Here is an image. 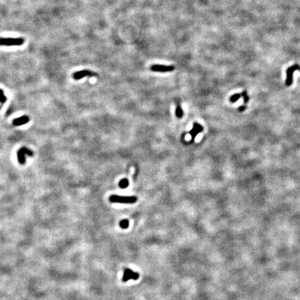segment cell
Returning a JSON list of instances; mask_svg holds the SVG:
<instances>
[{
    "mask_svg": "<svg viewBox=\"0 0 300 300\" xmlns=\"http://www.w3.org/2000/svg\"><path fill=\"white\" fill-rule=\"evenodd\" d=\"M111 202L120 204H133L137 201V198L134 196H120L113 194L109 198Z\"/></svg>",
    "mask_w": 300,
    "mask_h": 300,
    "instance_id": "6da1fadb",
    "label": "cell"
},
{
    "mask_svg": "<svg viewBox=\"0 0 300 300\" xmlns=\"http://www.w3.org/2000/svg\"><path fill=\"white\" fill-rule=\"evenodd\" d=\"M24 43L22 38H0L1 46H20Z\"/></svg>",
    "mask_w": 300,
    "mask_h": 300,
    "instance_id": "7a4b0ae2",
    "label": "cell"
},
{
    "mask_svg": "<svg viewBox=\"0 0 300 300\" xmlns=\"http://www.w3.org/2000/svg\"><path fill=\"white\" fill-rule=\"evenodd\" d=\"M27 155L29 156H33L34 152H32L30 149L26 147H22L20 148L19 151L17 153L18 160L19 163L21 165H24L26 162V156Z\"/></svg>",
    "mask_w": 300,
    "mask_h": 300,
    "instance_id": "3957f363",
    "label": "cell"
},
{
    "mask_svg": "<svg viewBox=\"0 0 300 300\" xmlns=\"http://www.w3.org/2000/svg\"><path fill=\"white\" fill-rule=\"evenodd\" d=\"M295 70H299L300 71V66L297 64H295V65H292L291 67H290L289 68H288L287 72H286V81H285V84L286 86H289L293 84V72L295 71Z\"/></svg>",
    "mask_w": 300,
    "mask_h": 300,
    "instance_id": "277c9868",
    "label": "cell"
},
{
    "mask_svg": "<svg viewBox=\"0 0 300 300\" xmlns=\"http://www.w3.org/2000/svg\"><path fill=\"white\" fill-rule=\"evenodd\" d=\"M139 278V274L138 272H133V271L129 270V269H126L124 272V275L122 277V281L123 282H127L130 279H133V280H137Z\"/></svg>",
    "mask_w": 300,
    "mask_h": 300,
    "instance_id": "5b68a950",
    "label": "cell"
},
{
    "mask_svg": "<svg viewBox=\"0 0 300 300\" xmlns=\"http://www.w3.org/2000/svg\"><path fill=\"white\" fill-rule=\"evenodd\" d=\"M97 76V74L95 73V72H93L92 71H90V70H81V71H78L74 72L73 74V78L75 80H79L81 78L85 77V76Z\"/></svg>",
    "mask_w": 300,
    "mask_h": 300,
    "instance_id": "8992f818",
    "label": "cell"
},
{
    "mask_svg": "<svg viewBox=\"0 0 300 300\" xmlns=\"http://www.w3.org/2000/svg\"><path fill=\"white\" fill-rule=\"evenodd\" d=\"M175 66L173 65H153L151 67V70L154 72H171L175 70Z\"/></svg>",
    "mask_w": 300,
    "mask_h": 300,
    "instance_id": "52a82bcc",
    "label": "cell"
},
{
    "mask_svg": "<svg viewBox=\"0 0 300 300\" xmlns=\"http://www.w3.org/2000/svg\"><path fill=\"white\" fill-rule=\"evenodd\" d=\"M29 122V117L26 116V115H24V116H21L19 118L13 120V124L14 126L17 127V126H21L27 124Z\"/></svg>",
    "mask_w": 300,
    "mask_h": 300,
    "instance_id": "ba28073f",
    "label": "cell"
},
{
    "mask_svg": "<svg viewBox=\"0 0 300 300\" xmlns=\"http://www.w3.org/2000/svg\"><path fill=\"white\" fill-rule=\"evenodd\" d=\"M241 97H243V95H242V93H236V94L232 95L230 97V102L231 103H235L236 102L238 99L241 98Z\"/></svg>",
    "mask_w": 300,
    "mask_h": 300,
    "instance_id": "9c48e42d",
    "label": "cell"
},
{
    "mask_svg": "<svg viewBox=\"0 0 300 300\" xmlns=\"http://www.w3.org/2000/svg\"><path fill=\"white\" fill-rule=\"evenodd\" d=\"M128 186H129V181H128L127 179H122L119 183V186L121 188H122V189L127 188Z\"/></svg>",
    "mask_w": 300,
    "mask_h": 300,
    "instance_id": "30bf717a",
    "label": "cell"
},
{
    "mask_svg": "<svg viewBox=\"0 0 300 300\" xmlns=\"http://www.w3.org/2000/svg\"><path fill=\"white\" fill-rule=\"evenodd\" d=\"M175 113H176V116H177V117H179V118H181V117H183V110H182L181 108V106H180V105H177V109H176Z\"/></svg>",
    "mask_w": 300,
    "mask_h": 300,
    "instance_id": "8fae6325",
    "label": "cell"
},
{
    "mask_svg": "<svg viewBox=\"0 0 300 300\" xmlns=\"http://www.w3.org/2000/svg\"><path fill=\"white\" fill-rule=\"evenodd\" d=\"M7 102V97L5 96L4 91L0 89V104H4Z\"/></svg>",
    "mask_w": 300,
    "mask_h": 300,
    "instance_id": "7c38bea8",
    "label": "cell"
},
{
    "mask_svg": "<svg viewBox=\"0 0 300 300\" xmlns=\"http://www.w3.org/2000/svg\"><path fill=\"white\" fill-rule=\"evenodd\" d=\"M129 224V222L128 220H123L120 221V226L121 228H122V229L128 228Z\"/></svg>",
    "mask_w": 300,
    "mask_h": 300,
    "instance_id": "4fadbf2b",
    "label": "cell"
},
{
    "mask_svg": "<svg viewBox=\"0 0 300 300\" xmlns=\"http://www.w3.org/2000/svg\"><path fill=\"white\" fill-rule=\"evenodd\" d=\"M241 93H242V95H243V97L244 104H246L248 102H249V97L247 95V91H246V90H244L243 92H241Z\"/></svg>",
    "mask_w": 300,
    "mask_h": 300,
    "instance_id": "5bb4252c",
    "label": "cell"
},
{
    "mask_svg": "<svg viewBox=\"0 0 300 300\" xmlns=\"http://www.w3.org/2000/svg\"><path fill=\"white\" fill-rule=\"evenodd\" d=\"M193 127L195 128V129L197 130V131L199 133H201V132L203 131V127H202V125H200V124H198V123H197V122H194V125H193Z\"/></svg>",
    "mask_w": 300,
    "mask_h": 300,
    "instance_id": "9a60e30c",
    "label": "cell"
},
{
    "mask_svg": "<svg viewBox=\"0 0 300 300\" xmlns=\"http://www.w3.org/2000/svg\"><path fill=\"white\" fill-rule=\"evenodd\" d=\"M198 133H198L197 131V130L195 129V128H194V127L192 128V129L191 130H190V135H191L192 139H194V138L196 137Z\"/></svg>",
    "mask_w": 300,
    "mask_h": 300,
    "instance_id": "2e32d148",
    "label": "cell"
},
{
    "mask_svg": "<svg viewBox=\"0 0 300 300\" xmlns=\"http://www.w3.org/2000/svg\"><path fill=\"white\" fill-rule=\"evenodd\" d=\"M247 106H246V104L245 105H242L241 106H240L239 108H238V111H239V112H243V111H245L246 109H247Z\"/></svg>",
    "mask_w": 300,
    "mask_h": 300,
    "instance_id": "e0dca14e",
    "label": "cell"
}]
</instances>
